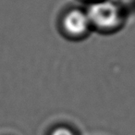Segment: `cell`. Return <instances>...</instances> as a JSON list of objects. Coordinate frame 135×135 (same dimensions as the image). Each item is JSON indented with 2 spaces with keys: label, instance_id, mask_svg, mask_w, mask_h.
Segmentation results:
<instances>
[{
  "label": "cell",
  "instance_id": "6da1fadb",
  "mask_svg": "<svg viewBox=\"0 0 135 135\" xmlns=\"http://www.w3.org/2000/svg\"><path fill=\"white\" fill-rule=\"evenodd\" d=\"M93 29L115 32L125 21V10L112 0H94L86 9Z\"/></svg>",
  "mask_w": 135,
  "mask_h": 135
},
{
  "label": "cell",
  "instance_id": "7a4b0ae2",
  "mask_svg": "<svg viewBox=\"0 0 135 135\" xmlns=\"http://www.w3.org/2000/svg\"><path fill=\"white\" fill-rule=\"evenodd\" d=\"M61 26L66 35L71 38H83L93 30L86 10L72 8L63 16Z\"/></svg>",
  "mask_w": 135,
  "mask_h": 135
},
{
  "label": "cell",
  "instance_id": "3957f363",
  "mask_svg": "<svg viewBox=\"0 0 135 135\" xmlns=\"http://www.w3.org/2000/svg\"><path fill=\"white\" fill-rule=\"evenodd\" d=\"M49 135H76L72 129L65 126H58L55 128Z\"/></svg>",
  "mask_w": 135,
  "mask_h": 135
},
{
  "label": "cell",
  "instance_id": "277c9868",
  "mask_svg": "<svg viewBox=\"0 0 135 135\" xmlns=\"http://www.w3.org/2000/svg\"><path fill=\"white\" fill-rule=\"evenodd\" d=\"M112 1L116 2L117 4L120 5L124 8H125L126 6H129L131 4H133L135 2V0H112Z\"/></svg>",
  "mask_w": 135,
  "mask_h": 135
}]
</instances>
